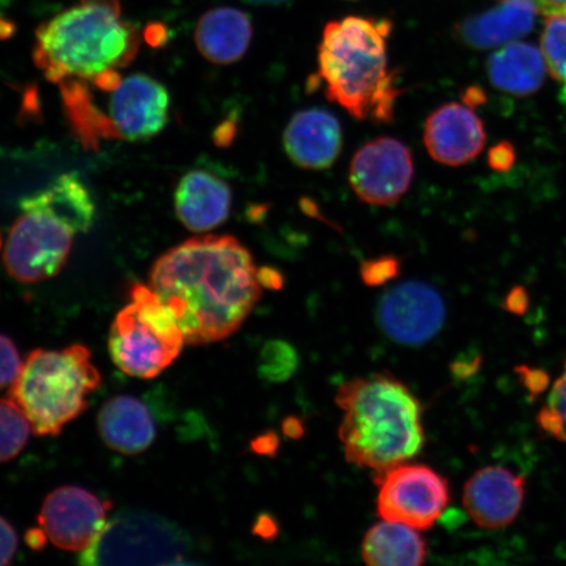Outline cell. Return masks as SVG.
<instances>
[{
    "label": "cell",
    "instance_id": "4316f807",
    "mask_svg": "<svg viewBox=\"0 0 566 566\" xmlns=\"http://www.w3.org/2000/svg\"><path fill=\"white\" fill-rule=\"evenodd\" d=\"M400 260L392 254L375 258L365 261L360 266V279L367 286L375 287L385 285L389 281L395 280L400 274Z\"/></svg>",
    "mask_w": 566,
    "mask_h": 566
},
{
    "label": "cell",
    "instance_id": "7402d4cb",
    "mask_svg": "<svg viewBox=\"0 0 566 566\" xmlns=\"http://www.w3.org/2000/svg\"><path fill=\"white\" fill-rule=\"evenodd\" d=\"M363 557L370 566H419L427 562L428 548L416 528L384 520L367 531Z\"/></svg>",
    "mask_w": 566,
    "mask_h": 566
},
{
    "label": "cell",
    "instance_id": "6da1fadb",
    "mask_svg": "<svg viewBox=\"0 0 566 566\" xmlns=\"http://www.w3.org/2000/svg\"><path fill=\"white\" fill-rule=\"evenodd\" d=\"M259 269L233 237L187 240L158 259L148 286L171 311L186 343L207 345L235 334L261 298Z\"/></svg>",
    "mask_w": 566,
    "mask_h": 566
},
{
    "label": "cell",
    "instance_id": "277c9868",
    "mask_svg": "<svg viewBox=\"0 0 566 566\" xmlns=\"http://www.w3.org/2000/svg\"><path fill=\"white\" fill-rule=\"evenodd\" d=\"M138 28L122 18L119 0H81L35 31L33 60L48 81L97 80L133 61Z\"/></svg>",
    "mask_w": 566,
    "mask_h": 566
},
{
    "label": "cell",
    "instance_id": "74e56055",
    "mask_svg": "<svg viewBox=\"0 0 566 566\" xmlns=\"http://www.w3.org/2000/svg\"><path fill=\"white\" fill-rule=\"evenodd\" d=\"M539 3L542 13H546V15H555V13H560L566 9V0H537Z\"/></svg>",
    "mask_w": 566,
    "mask_h": 566
},
{
    "label": "cell",
    "instance_id": "60d3db41",
    "mask_svg": "<svg viewBox=\"0 0 566 566\" xmlns=\"http://www.w3.org/2000/svg\"><path fill=\"white\" fill-rule=\"evenodd\" d=\"M560 13H563V15H566V9L563 12H560Z\"/></svg>",
    "mask_w": 566,
    "mask_h": 566
},
{
    "label": "cell",
    "instance_id": "f35d334b",
    "mask_svg": "<svg viewBox=\"0 0 566 566\" xmlns=\"http://www.w3.org/2000/svg\"><path fill=\"white\" fill-rule=\"evenodd\" d=\"M484 102L483 92L479 88L471 87L465 92L464 104L475 106Z\"/></svg>",
    "mask_w": 566,
    "mask_h": 566
},
{
    "label": "cell",
    "instance_id": "4dcf8cb0",
    "mask_svg": "<svg viewBox=\"0 0 566 566\" xmlns=\"http://www.w3.org/2000/svg\"><path fill=\"white\" fill-rule=\"evenodd\" d=\"M514 151L512 146L501 144L492 148L490 153V165L494 169H506L513 165Z\"/></svg>",
    "mask_w": 566,
    "mask_h": 566
},
{
    "label": "cell",
    "instance_id": "8d00e7d4",
    "mask_svg": "<svg viewBox=\"0 0 566 566\" xmlns=\"http://www.w3.org/2000/svg\"><path fill=\"white\" fill-rule=\"evenodd\" d=\"M283 433L292 440H300L304 434V424L296 417H287L282 423Z\"/></svg>",
    "mask_w": 566,
    "mask_h": 566
},
{
    "label": "cell",
    "instance_id": "e575fe53",
    "mask_svg": "<svg viewBox=\"0 0 566 566\" xmlns=\"http://www.w3.org/2000/svg\"><path fill=\"white\" fill-rule=\"evenodd\" d=\"M259 281L260 285L271 290H280L283 287V275L281 272L275 271L273 268H261L259 269Z\"/></svg>",
    "mask_w": 566,
    "mask_h": 566
},
{
    "label": "cell",
    "instance_id": "ffe728a7",
    "mask_svg": "<svg viewBox=\"0 0 566 566\" xmlns=\"http://www.w3.org/2000/svg\"><path fill=\"white\" fill-rule=\"evenodd\" d=\"M251 18L235 7H218L198 20L195 40L198 51L216 65H232L251 46Z\"/></svg>",
    "mask_w": 566,
    "mask_h": 566
},
{
    "label": "cell",
    "instance_id": "d4e9b609",
    "mask_svg": "<svg viewBox=\"0 0 566 566\" xmlns=\"http://www.w3.org/2000/svg\"><path fill=\"white\" fill-rule=\"evenodd\" d=\"M298 367V352L292 344L282 339H272L263 346L259 365V373L263 379L272 384H283L294 377Z\"/></svg>",
    "mask_w": 566,
    "mask_h": 566
},
{
    "label": "cell",
    "instance_id": "1f68e13d",
    "mask_svg": "<svg viewBox=\"0 0 566 566\" xmlns=\"http://www.w3.org/2000/svg\"><path fill=\"white\" fill-rule=\"evenodd\" d=\"M280 446V440L277 434L265 433L256 438V440L252 441V450L258 452L260 455L273 457L275 452H277Z\"/></svg>",
    "mask_w": 566,
    "mask_h": 566
},
{
    "label": "cell",
    "instance_id": "7a4b0ae2",
    "mask_svg": "<svg viewBox=\"0 0 566 566\" xmlns=\"http://www.w3.org/2000/svg\"><path fill=\"white\" fill-rule=\"evenodd\" d=\"M388 19L348 17L331 21L318 45L316 88L353 118L391 124L402 94L388 62Z\"/></svg>",
    "mask_w": 566,
    "mask_h": 566
},
{
    "label": "cell",
    "instance_id": "f546056e",
    "mask_svg": "<svg viewBox=\"0 0 566 566\" xmlns=\"http://www.w3.org/2000/svg\"><path fill=\"white\" fill-rule=\"evenodd\" d=\"M516 370L521 373L522 378H525V385L531 392L537 395L546 389L548 385V377L546 373L537 369H528L526 366Z\"/></svg>",
    "mask_w": 566,
    "mask_h": 566
},
{
    "label": "cell",
    "instance_id": "52a82bcc",
    "mask_svg": "<svg viewBox=\"0 0 566 566\" xmlns=\"http://www.w3.org/2000/svg\"><path fill=\"white\" fill-rule=\"evenodd\" d=\"M132 302L109 332L113 363L134 378L153 379L171 366L186 345L179 323L148 285L132 290Z\"/></svg>",
    "mask_w": 566,
    "mask_h": 566
},
{
    "label": "cell",
    "instance_id": "2e32d148",
    "mask_svg": "<svg viewBox=\"0 0 566 566\" xmlns=\"http://www.w3.org/2000/svg\"><path fill=\"white\" fill-rule=\"evenodd\" d=\"M283 147L296 167L322 171L334 166L342 154V125L329 111L303 109L290 119Z\"/></svg>",
    "mask_w": 566,
    "mask_h": 566
},
{
    "label": "cell",
    "instance_id": "8fae6325",
    "mask_svg": "<svg viewBox=\"0 0 566 566\" xmlns=\"http://www.w3.org/2000/svg\"><path fill=\"white\" fill-rule=\"evenodd\" d=\"M111 507V502L83 488L61 486L42 504L39 528L54 547L83 552L102 534Z\"/></svg>",
    "mask_w": 566,
    "mask_h": 566
},
{
    "label": "cell",
    "instance_id": "603a6c76",
    "mask_svg": "<svg viewBox=\"0 0 566 566\" xmlns=\"http://www.w3.org/2000/svg\"><path fill=\"white\" fill-rule=\"evenodd\" d=\"M31 423L15 401L0 399V463L10 462L24 450Z\"/></svg>",
    "mask_w": 566,
    "mask_h": 566
},
{
    "label": "cell",
    "instance_id": "836d02e7",
    "mask_svg": "<svg viewBox=\"0 0 566 566\" xmlns=\"http://www.w3.org/2000/svg\"><path fill=\"white\" fill-rule=\"evenodd\" d=\"M481 357H463L455 360L454 364L451 365V371L458 378H467L470 377L473 373L479 369Z\"/></svg>",
    "mask_w": 566,
    "mask_h": 566
},
{
    "label": "cell",
    "instance_id": "d6986e66",
    "mask_svg": "<svg viewBox=\"0 0 566 566\" xmlns=\"http://www.w3.org/2000/svg\"><path fill=\"white\" fill-rule=\"evenodd\" d=\"M98 433L109 449L125 455L146 451L157 437V428L145 402L133 396L106 401L97 417Z\"/></svg>",
    "mask_w": 566,
    "mask_h": 566
},
{
    "label": "cell",
    "instance_id": "4fadbf2b",
    "mask_svg": "<svg viewBox=\"0 0 566 566\" xmlns=\"http://www.w3.org/2000/svg\"><path fill=\"white\" fill-rule=\"evenodd\" d=\"M105 116L111 137L140 140L157 136L167 124L169 95L153 77L134 74L111 91Z\"/></svg>",
    "mask_w": 566,
    "mask_h": 566
},
{
    "label": "cell",
    "instance_id": "5bb4252c",
    "mask_svg": "<svg viewBox=\"0 0 566 566\" xmlns=\"http://www.w3.org/2000/svg\"><path fill=\"white\" fill-rule=\"evenodd\" d=\"M485 140L483 122L467 104H444L424 123V147L443 166L460 167L478 158Z\"/></svg>",
    "mask_w": 566,
    "mask_h": 566
},
{
    "label": "cell",
    "instance_id": "ba28073f",
    "mask_svg": "<svg viewBox=\"0 0 566 566\" xmlns=\"http://www.w3.org/2000/svg\"><path fill=\"white\" fill-rule=\"evenodd\" d=\"M189 542L179 526L147 512H124L106 522L91 547L81 552L83 565H160L181 563Z\"/></svg>",
    "mask_w": 566,
    "mask_h": 566
},
{
    "label": "cell",
    "instance_id": "ab89813d",
    "mask_svg": "<svg viewBox=\"0 0 566 566\" xmlns=\"http://www.w3.org/2000/svg\"><path fill=\"white\" fill-rule=\"evenodd\" d=\"M245 2L258 6H277L289 2V0H245Z\"/></svg>",
    "mask_w": 566,
    "mask_h": 566
},
{
    "label": "cell",
    "instance_id": "30bf717a",
    "mask_svg": "<svg viewBox=\"0 0 566 566\" xmlns=\"http://www.w3.org/2000/svg\"><path fill=\"white\" fill-rule=\"evenodd\" d=\"M415 177V161L409 148L391 137L375 138L354 154L349 181L360 201L374 207L399 202Z\"/></svg>",
    "mask_w": 566,
    "mask_h": 566
},
{
    "label": "cell",
    "instance_id": "9c48e42d",
    "mask_svg": "<svg viewBox=\"0 0 566 566\" xmlns=\"http://www.w3.org/2000/svg\"><path fill=\"white\" fill-rule=\"evenodd\" d=\"M378 514L416 530H429L450 501L448 479L424 464H399L375 478Z\"/></svg>",
    "mask_w": 566,
    "mask_h": 566
},
{
    "label": "cell",
    "instance_id": "5b68a950",
    "mask_svg": "<svg viewBox=\"0 0 566 566\" xmlns=\"http://www.w3.org/2000/svg\"><path fill=\"white\" fill-rule=\"evenodd\" d=\"M3 250L7 273L23 283L54 277L65 265L77 233L91 229L95 203L74 174L59 177L21 202Z\"/></svg>",
    "mask_w": 566,
    "mask_h": 566
},
{
    "label": "cell",
    "instance_id": "8992f818",
    "mask_svg": "<svg viewBox=\"0 0 566 566\" xmlns=\"http://www.w3.org/2000/svg\"><path fill=\"white\" fill-rule=\"evenodd\" d=\"M102 385L87 346L28 354L19 377L9 389L30 421L35 436H59L88 408V396Z\"/></svg>",
    "mask_w": 566,
    "mask_h": 566
},
{
    "label": "cell",
    "instance_id": "e0dca14e",
    "mask_svg": "<svg viewBox=\"0 0 566 566\" xmlns=\"http://www.w3.org/2000/svg\"><path fill=\"white\" fill-rule=\"evenodd\" d=\"M232 205L231 188L214 174L193 169L176 189L177 217L187 229L205 232L228 221Z\"/></svg>",
    "mask_w": 566,
    "mask_h": 566
},
{
    "label": "cell",
    "instance_id": "f1b7e54d",
    "mask_svg": "<svg viewBox=\"0 0 566 566\" xmlns=\"http://www.w3.org/2000/svg\"><path fill=\"white\" fill-rule=\"evenodd\" d=\"M18 549V534L9 521L0 516V566L10 564Z\"/></svg>",
    "mask_w": 566,
    "mask_h": 566
},
{
    "label": "cell",
    "instance_id": "d590c367",
    "mask_svg": "<svg viewBox=\"0 0 566 566\" xmlns=\"http://www.w3.org/2000/svg\"><path fill=\"white\" fill-rule=\"evenodd\" d=\"M527 294L523 289H515L507 296L505 307L513 314H523L527 310Z\"/></svg>",
    "mask_w": 566,
    "mask_h": 566
},
{
    "label": "cell",
    "instance_id": "d6a6232c",
    "mask_svg": "<svg viewBox=\"0 0 566 566\" xmlns=\"http://www.w3.org/2000/svg\"><path fill=\"white\" fill-rule=\"evenodd\" d=\"M253 533L263 537V539L272 541L279 535V525L271 515H260L254 523Z\"/></svg>",
    "mask_w": 566,
    "mask_h": 566
},
{
    "label": "cell",
    "instance_id": "44dd1931",
    "mask_svg": "<svg viewBox=\"0 0 566 566\" xmlns=\"http://www.w3.org/2000/svg\"><path fill=\"white\" fill-rule=\"evenodd\" d=\"M539 49L511 42L490 56L488 76L495 88L516 96L533 95L543 86L546 65Z\"/></svg>",
    "mask_w": 566,
    "mask_h": 566
},
{
    "label": "cell",
    "instance_id": "83f0119b",
    "mask_svg": "<svg viewBox=\"0 0 566 566\" xmlns=\"http://www.w3.org/2000/svg\"><path fill=\"white\" fill-rule=\"evenodd\" d=\"M23 360L12 339L0 335V391L11 387L19 377Z\"/></svg>",
    "mask_w": 566,
    "mask_h": 566
},
{
    "label": "cell",
    "instance_id": "9a60e30c",
    "mask_svg": "<svg viewBox=\"0 0 566 566\" xmlns=\"http://www.w3.org/2000/svg\"><path fill=\"white\" fill-rule=\"evenodd\" d=\"M526 495V481L505 467L479 470L464 486L463 505L478 526L504 528L520 515Z\"/></svg>",
    "mask_w": 566,
    "mask_h": 566
},
{
    "label": "cell",
    "instance_id": "7c38bea8",
    "mask_svg": "<svg viewBox=\"0 0 566 566\" xmlns=\"http://www.w3.org/2000/svg\"><path fill=\"white\" fill-rule=\"evenodd\" d=\"M446 317L442 295L429 283L402 282L381 296L378 318L385 334L401 345H422L441 331Z\"/></svg>",
    "mask_w": 566,
    "mask_h": 566
},
{
    "label": "cell",
    "instance_id": "cb8c5ba5",
    "mask_svg": "<svg viewBox=\"0 0 566 566\" xmlns=\"http://www.w3.org/2000/svg\"><path fill=\"white\" fill-rule=\"evenodd\" d=\"M542 53L551 74L562 83V101L566 104V15H548L542 34Z\"/></svg>",
    "mask_w": 566,
    "mask_h": 566
},
{
    "label": "cell",
    "instance_id": "ac0fdd59",
    "mask_svg": "<svg viewBox=\"0 0 566 566\" xmlns=\"http://www.w3.org/2000/svg\"><path fill=\"white\" fill-rule=\"evenodd\" d=\"M539 13L537 0H501L494 9L465 19L457 33L460 41L479 51L497 48L525 38Z\"/></svg>",
    "mask_w": 566,
    "mask_h": 566
},
{
    "label": "cell",
    "instance_id": "3957f363",
    "mask_svg": "<svg viewBox=\"0 0 566 566\" xmlns=\"http://www.w3.org/2000/svg\"><path fill=\"white\" fill-rule=\"evenodd\" d=\"M336 405L344 413L338 438L346 462L380 475L422 450L421 402L394 375L345 381L338 387Z\"/></svg>",
    "mask_w": 566,
    "mask_h": 566
},
{
    "label": "cell",
    "instance_id": "484cf974",
    "mask_svg": "<svg viewBox=\"0 0 566 566\" xmlns=\"http://www.w3.org/2000/svg\"><path fill=\"white\" fill-rule=\"evenodd\" d=\"M537 422L558 441L566 442V370L552 388L548 406L537 415Z\"/></svg>",
    "mask_w": 566,
    "mask_h": 566
}]
</instances>
